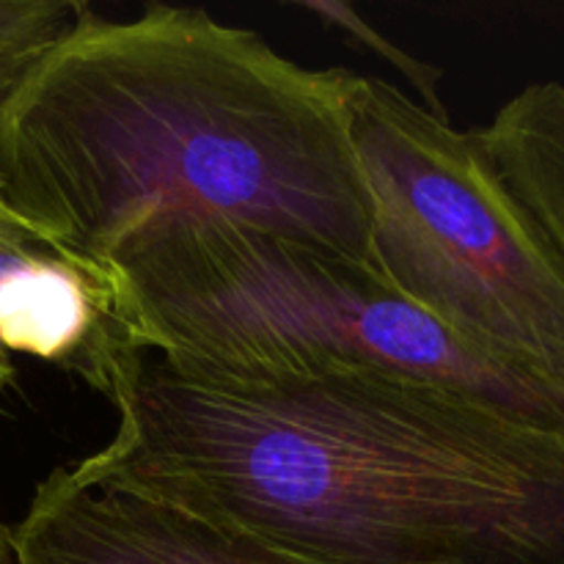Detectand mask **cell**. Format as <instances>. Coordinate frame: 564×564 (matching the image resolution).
<instances>
[{
  "label": "cell",
  "instance_id": "cell-9",
  "mask_svg": "<svg viewBox=\"0 0 564 564\" xmlns=\"http://www.w3.org/2000/svg\"><path fill=\"white\" fill-rule=\"evenodd\" d=\"M303 9L312 11V14H317L319 20L330 22V25L341 28V31L352 33V36L361 39V42H367V47H372L375 53L383 55L386 61H391V66H397V69H400L402 75H405L408 80L419 88V94H422V102L419 105H422V108H427L430 113L438 116V119L449 121V116H446V108H444V99H441V94H438V69H435V66L422 64V61L411 58V55L402 53L400 47H394L389 39L380 36L375 28H369L367 22L358 17L356 11H352V6L319 0V3H303Z\"/></svg>",
  "mask_w": 564,
  "mask_h": 564
},
{
  "label": "cell",
  "instance_id": "cell-2",
  "mask_svg": "<svg viewBox=\"0 0 564 564\" xmlns=\"http://www.w3.org/2000/svg\"><path fill=\"white\" fill-rule=\"evenodd\" d=\"M352 83L204 9L91 11L0 113V187L44 240L99 264L152 226L220 218L378 268Z\"/></svg>",
  "mask_w": 564,
  "mask_h": 564
},
{
  "label": "cell",
  "instance_id": "cell-1",
  "mask_svg": "<svg viewBox=\"0 0 564 564\" xmlns=\"http://www.w3.org/2000/svg\"><path fill=\"white\" fill-rule=\"evenodd\" d=\"M75 471L312 564H564V438L364 372L209 380L141 352Z\"/></svg>",
  "mask_w": 564,
  "mask_h": 564
},
{
  "label": "cell",
  "instance_id": "cell-6",
  "mask_svg": "<svg viewBox=\"0 0 564 564\" xmlns=\"http://www.w3.org/2000/svg\"><path fill=\"white\" fill-rule=\"evenodd\" d=\"M17 564H312L231 523L55 466L11 529Z\"/></svg>",
  "mask_w": 564,
  "mask_h": 564
},
{
  "label": "cell",
  "instance_id": "cell-4",
  "mask_svg": "<svg viewBox=\"0 0 564 564\" xmlns=\"http://www.w3.org/2000/svg\"><path fill=\"white\" fill-rule=\"evenodd\" d=\"M350 138L380 273L422 312L564 408V273L474 130L356 75Z\"/></svg>",
  "mask_w": 564,
  "mask_h": 564
},
{
  "label": "cell",
  "instance_id": "cell-8",
  "mask_svg": "<svg viewBox=\"0 0 564 564\" xmlns=\"http://www.w3.org/2000/svg\"><path fill=\"white\" fill-rule=\"evenodd\" d=\"M91 11L75 0H0V113L44 55Z\"/></svg>",
  "mask_w": 564,
  "mask_h": 564
},
{
  "label": "cell",
  "instance_id": "cell-10",
  "mask_svg": "<svg viewBox=\"0 0 564 564\" xmlns=\"http://www.w3.org/2000/svg\"><path fill=\"white\" fill-rule=\"evenodd\" d=\"M0 564H17L14 540H11V529L0 521Z\"/></svg>",
  "mask_w": 564,
  "mask_h": 564
},
{
  "label": "cell",
  "instance_id": "cell-3",
  "mask_svg": "<svg viewBox=\"0 0 564 564\" xmlns=\"http://www.w3.org/2000/svg\"><path fill=\"white\" fill-rule=\"evenodd\" d=\"M110 268L143 352L209 380L364 372L466 394L564 438V408L408 301L378 268L235 220H169Z\"/></svg>",
  "mask_w": 564,
  "mask_h": 564
},
{
  "label": "cell",
  "instance_id": "cell-5",
  "mask_svg": "<svg viewBox=\"0 0 564 564\" xmlns=\"http://www.w3.org/2000/svg\"><path fill=\"white\" fill-rule=\"evenodd\" d=\"M141 352L113 268L44 240L0 187V394L31 356L110 397Z\"/></svg>",
  "mask_w": 564,
  "mask_h": 564
},
{
  "label": "cell",
  "instance_id": "cell-7",
  "mask_svg": "<svg viewBox=\"0 0 564 564\" xmlns=\"http://www.w3.org/2000/svg\"><path fill=\"white\" fill-rule=\"evenodd\" d=\"M474 135L564 273V80L521 88Z\"/></svg>",
  "mask_w": 564,
  "mask_h": 564
}]
</instances>
